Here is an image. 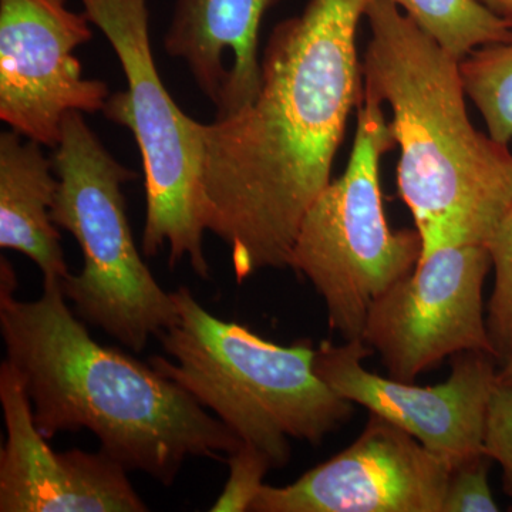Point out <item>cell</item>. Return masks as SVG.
I'll return each mask as SVG.
<instances>
[{
	"mask_svg": "<svg viewBox=\"0 0 512 512\" xmlns=\"http://www.w3.org/2000/svg\"><path fill=\"white\" fill-rule=\"evenodd\" d=\"M451 466L370 413L360 436L295 483L262 485L254 512H441Z\"/></svg>",
	"mask_w": 512,
	"mask_h": 512,
	"instance_id": "8fae6325",
	"label": "cell"
},
{
	"mask_svg": "<svg viewBox=\"0 0 512 512\" xmlns=\"http://www.w3.org/2000/svg\"><path fill=\"white\" fill-rule=\"evenodd\" d=\"M18 278L0 258V330L47 440L90 430L127 471L171 485L188 458L221 460L241 440L187 390L148 363L100 345L67 305L62 282L43 279L36 301L15 296Z\"/></svg>",
	"mask_w": 512,
	"mask_h": 512,
	"instance_id": "7a4b0ae2",
	"label": "cell"
},
{
	"mask_svg": "<svg viewBox=\"0 0 512 512\" xmlns=\"http://www.w3.org/2000/svg\"><path fill=\"white\" fill-rule=\"evenodd\" d=\"M491 268L485 245L440 248L376 299L363 340L379 353L389 377L413 382L461 352L495 357L483 302Z\"/></svg>",
	"mask_w": 512,
	"mask_h": 512,
	"instance_id": "ba28073f",
	"label": "cell"
},
{
	"mask_svg": "<svg viewBox=\"0 0 512 512\" xmlns=\"http://www.w3.org/2000/svg\"><path fill=\"white\" fill-rule=\"evenodd\" d=\"M53 151L59 187L50 215L83 254L82 271L62 281L64 296L84 322L143 352L178 309L144 264L128 222L123 187L138 175L111 156L80 111L66 114Z\"/></svg>",
	"mask_w": 512,
	"mask_h": 512,
	"instance_id": "5b68a950",
	"label": "cell"
},
{
	"mask_svg": "<svg viewBox=\"0 0 512 512\" xmlns=\"http://www.w3.org/2000/svg\"><path fill=\"white\" fill-rule=\"evenodd\" d=\"M497 384L512 387V355L503 366L498 367Z\"/></svg>",
	"mask_w": 512,
	"mask_h": 512,
	"instance_id": "7402d4cb",
	"label": "cell"
},
{
	"mask_svg": "<svg viewBox=\"0 0 512 512\" xmlns=\"http://www.w3.org/2000/svg\"><path fill=\"white\" fill-rule=\"evenodd\" d=\"M90 22L113 47L127 90L110 94L103 113L128 128L140 150L146 187L143 254L165 247L170 265L188 259L200 278H211L202 221V123L178 107L157 70L150 40L148 0H80Z\"/></svg>",
	"mask_w": 512,
	"mask_h": 512,
	"instance_id": "52a82bcc",
	"label": "cell"
},
{
	"mask_svg": "<svg viewBox=\"0 0 512 512\" xmlns=\"http://www.w3.org/2000/svg\"><path fill=\"white\" fill-rule=\"evenodd\" d=\"M229 478L217 503L212 505L214 512L249 511L256 495L264 485V477L272 466L268 458L254 448L244 446L227 457Z\"/></svg>",
	"mask_w": 512,
	"mask_h": 512,
	"instance_id": "d6986e66",
	"label": "cell"
},
{
	"mask_svg": "<svg viewBox=\"0 0 512 512\" xmlns=\"http://www.w3.org/2000/svg\"><path fill=\"white\" fill-rule=\"evenodd\" d=\"M173 298L177 320L157 336L171 360L151 356L148 363L272 468L291 460L289 439L318 446L352 417L353 403L316 375L311 343L268 342L247 326L211 315L185 286Z\"/></svg>",
	"mask_w": 512,
	"mask_h": 512,
	"instance_id": "277c9868",
	"label": "cell"
},
{
	"mask_svg": "<svg viewBox=\"0 0 512 512\" xmlns=\"http://www.w3.org/2000/svg\"><path fill=\"white\" fill-rule=\"evenodd\" d=\"M42 144L8 130L0 134V248L28 256L43 279L70 275L52 221L59 178Z\"/></svg>",
	"mask_w": 512,
	"mask_h": 512,
	"instance_id": "5bb4252c",
	"label": "cell"
},
{
	"mask_svg": "<svg viewBox=\"0 0 512 512\" xmlns=\"http://www.w3.org/2000/svg\"><path fill=\"white\" fill-rule=\"evenodd\" d=\"M366 22L365 92L392 110L397 187L423 241L421 259L487 245L512 207L510 146L473 126L460 60L399 6L370 0Z\"/></svg>",
	"mask_w": 512,
	"mask_h": 512,
	"instance_id": "3957f363",
	"label": "cell"
},
{
	"mask_svg": "<svg viewBox=\"0 0 512 512\" xmlns=\"http://www.w3.org/2000/svg\"><path fill=\"white\" fill-rule=\"evenodd\" d=\"M491 463L483 453L451 468L441 512L500 511L488 484Z\"/></svg>",
	"mask_w": 512,
	"mask_h": 512,
	"instance_id": "ac0fdd59",
	"label": "cell"
},
{
	"mask_svg": "<svg viewBox=\"0 0 512 512\" xmlns=\"http://www.w3.org/2000/svg\"><path fill=\"white\" fill-rule=\"evenodd\" d=\"M370 0H309L275 26L261 87L234 116L202 123V221L239 284L289 268L306 212L328 187L350 114L365 100L356 37Z\"/></svg>",
	"mask_w": 512,
	"mask_h": 512,
	"instance_id": "6da1fadb",
	"label": "cell"
},
{
	"mask_svg": "<svg viewBox=\"0 0 512 512\" xmlns=\"http://www.w3.org/2000/svg\"><path fill=\"white\" fill-rule=\"evenodd\" d=\"M372 353L362 339L340 346L322 342L316 375L343 399L412 434L451 468L485 453L488 407L500 367L493 355L457 353L446 382L420 387L366 370L362 362Z\"/></svg>",
	"mask_w": 512,
	"mask_h": 512,
	"instance_id": "30bf717a",
	"label": "cell"
},
{
	"mask_svg": "<svg viewBox=\"0 0 512 512\" xmlns=\"http://www.w3.org/2000/svg\"><path fill=\"white\" fill-rule=\"evenodd\" d=\"M383 103L365 92L349 164L303 218L289 268L325 301L330 329L363 340L370 306L412 274L423 255L417 229L392 231L380 191V160L396 146Z\"/></svg>",
	"mask_w": 512,
	"mask_h": 512,
	"instance_id": "8992f818",
	"label": "cell"
},
{
	"mask_svg": "<svg viewBox=\"0 0 512 512\" xmlns=\"http://www.w3.org/2000/svg\"><path fill=\"white\" fill-rule=\"evenodd\" d=\"M282 0H175L164 49L190 70L215 107V120L234 116L261 87L259 29Z\"/></svg>",
	"mask_w": 512,
	"mask_h": 512,
	"instance_id": "4fadbf2b",
	"label": "cell"
},
{
	"mask_svg": "<svg viewBox=\"0 0 512 512\" xmlns=\"http://www.w3.org/2000/svg\"><path fill=\"white\" fill-rule=\"evenodd\" d=\"M6 444L0 451L2 512H144L127 470L109 454L73 448L56 453L33 420L18 370L0 365Z\"/></svg>",
	"mask_w": 512,
	"mask_h": 512,
	"instance_id": "7c38bea8",
	"label": "cell"
},
{
	"mask_svg": "<svg viewBox=\"0 0 512 512\" xmlns=\"http://www.w3.org/2000/svg\"><path fill=\"white\" fill-rule=\"evenodd\" d=\"M86 13L67 0H0V120L55 150L70 111H103V80L87 79L76 50L93 39Z\"/></svg>",
	"mask_w": 512,
	"mask_h": 512,
	"instance_id": "9c48e42d",
	"label": "cell"
},
{
	"mask_svg": "<svg viewBox=\"0 0 512 512\" xmlns=\"http://www.w3.org/2000/svg\"><path fill=\"white\" fill-rule=\"evenodd\" d=\"M456 59L478 47L512 42V19L478 0H390Z\"/></svg>",
	"mask_w": 512,
	"mask_h": 512,
	"instance_id": "9a60e30c",
	"label": "cell"
},
{
	"mask_svg": "<svg viewBox=\"0 0 512 512\" xmlns=\"http://www.w3.org/2000/svg\"><path fill=\"white\" fill-rule=\"evenodd\" d=\"M467 97L498 143L512 141V42L478 47L460 62Z\"/></svg>",
	"mask_w": 512,
	"mask_h": 512,
	"instance_id": "2e32d148",
	"label": "cell"
},
{
	"mask_svg": "<svg viewBox=\"0 0 512 512\" xmlns=\"http://www.w3.org/2000/svg\"><path fill=\"white\" fill-rule=\"evenodd\" d=\"M478 2L483 3L485 8L490 9L495 15L512 19V0H478Z\"/></svg>",
	"mask_w": 512,
	"mask_h": 512,
	"instance_id": "44dd1931",
	"label": "cell"
},
{
	"mask_svg": "<svg viewBox=\"0 0 512 512\" xmlns=\"http://www.w3.org/2000/svg\"><path fill=\"white\" fill-rule=\"evenodd\" d=\"M484 451L503 470L504 493L512 498V387L495 386L488 407Z\"/></svg>",
	"mask_w": 512,
	"mask_h": 512,
	"instance_id": "ffe728a7",
	"label": "cell"
},
{
	"mask_svg": "<svg viewBox=\"0 0 512 512\" xmlns=\"http://www.w3.org/2000/svg\"><path fill=\"white\" fill-rule=\"evenodd\" d=\"M485 247L490 252L495 274L488 302L487 329L498 366H503L512 355V207Z\"/></svg>",
	"mask_w": 512,
	"mask_h": 512,
	"instance_id": "e0dca14e",
	"label": "cell"
}]
</instances>
